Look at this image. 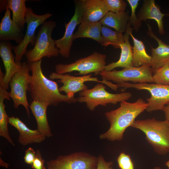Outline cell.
Masks as SVG:
<instances>
[{
  "mask_svg": "<svg viewBox=\"0 0 169 169\" xmlns=\"http://www.w3.org/2000/svg\"><path fill=\"white\" fill-rule=\"evenodd\" d=\"M42 60L28 63L32 72L28 91L33 100L54 106L63 102L71 104L77 102L74 97L62 94L57 83L45 76L41 68Z\"/></svg>",
  "mask_w": 169,
  "mask_h": 169,
  "instance_id": "obj_1",
  "label": "cell"
},
{
  "mask_svg": "<svg viewBox=\"0 0 169 169\" xmlns=\"http://www.w3.org/2000/svg\"><path fill=\"white\" fill-rule=\"evenodd\" d=\"M120 103L118 108L105 113L110 126L106 132L100 135V139L112 141L122 140L126 129L148 107L147 103L141 98L134 102L124 101Z\"/></svg>",
  "mask_w": 169,
  "mask_h": 169,
  "instance_id": "obj_2",
  "label": "cell"
},
{
  "mask_svg": "<svg viewBox=\"0 0 169 169\" xmlns=\"http://www.w3.org/2000/svg\"><path fill=\"white\" fill-rule=\"evenodd\" d=\"M131 127L142 131L148 142L159 155L169 153V124L154 118L135 120Z\"/></svg>",
  "mask_w": 169,
  "mask_h": 169,
  "instance_id": "obj_3",
  "label": "cell"
},
{
  "mask_svg": "<svg viewBox=\"0 0 169 169\" xmlns=\"http://www.w3.org/2000/svg\"><path fill=\"white\" fill-rule=\"evenodd\" d=\"M56 26V22L52 20L46 21L42 24L33 48L27 51L25 54L28 62L37 61L44 57H56L59 54L55 40L52 37L53 31Z\"/></svg>",
  "mask_w": 169,
  "mask_h": 169,
  "instance_id": "obj_4",
  "label": "cell"
},
{
  "mask_svg": "<svg viewBox=\"0 0 169 169\" xmlns=\"http://www.w3.org/2000/svg\"><path fill=\"white\" fill-rule=\"evenodd\" d=\"M103 84L98 83L93 88L79 92L77 101L85 103L89 110L93 111L99 105L106 106L109 104H116L127 101L132 96V94L129 92L110 93L106 90Z\"/></svg>",
  "mask_w": 169,
  "mask_h": 169,
  "instance_id": "obj_5",
  "label": "cell"
},
{
  "mask_svg": "<svg viewBox=\"0 0 169 169\" xmlns=\"http://www.w3.org/2000/svg\"><path fill=\"white\" fill-rule=\"evenodd\" d=\"M106 58V55L95 52L86 57L79 59L71 63L56 64L55 72L65 74L77 71L79 72L77 74L83 76L91 73H94L97 75L105 70Z\"/></svg>",
  "mask_w": 169,
  "mask_h": 169,
  "instance_id": "obj_6",
  "label": "cell"
},
{
  "mask_svg": "<svg viewBox=\"0 0 169 169\" xmlns=\"http://www.w3.org/2000/svg\"><path fill=\"white\" fill-rule=\"evenodd\" d=\"M99 74L102 80L112 81L117 84L129 81L135 83H154L153 72L150 65L132 66L120 70H104Z\"/></svg>",
  "mask_w": 169,
  "mask_h": 169,
  "instance_id": "obj_7",
  "label": "cell"
},
{
  "mask_svg": "<svg viewBox=\"0 0 169 169\" xmlns=\"http://www.w3.org/2000/svg\"><path fill=\"white\" fill-rule=\"evenodd\" d=\"M30 71L28 63H22L21 68L12 77L9 84L11 89L10 97L13 100L14 108L17 109L20 105H22L29 117L30 105L27 100V93L31 77Z\"/></svg>",
  "mask_w": 169,
  "mask_h": 169,
  "instance_id": "obj_8",
  "label": "cell"
},
{
  "mask_svg": "<svg viewBox=\"0 0 169 169\" xmlns=\"http://www.w3.org/2000/svg\"><path fill=\"white\" fill-rule=\"evenodd\" d=\"M117 84L118 87L148 91L151 94V97L147 99L148 107L146 110L148 112L162 110L165 105L169 103V85L147 83L122 82Z\"/></svg>",
  "mask_w": 169,
  "mask_h": 169,
  "instance_id": "obj_9",
  "label": "cell"
},
{
  "mask_svg": "<svg viewBox=\"0 0 169 169\" xmlns=\"http://www.w3.org/2000/svg\"><path fill=\"white\" fill-rule=\"evenodd\" d=\"M98 157L82 152L59 155L47 162V169H97Z\"/></svg>",
  "mask_w": 169,
  "mask_h": 169,
  "instance_id": "obj_10",
  "label": "cell"
},
{
  "mask_svg": "<svg viewBox=\"0 0 169 169\" xmlns=\"http://www.w3.org/2000/svg\"><path fill=\"white\" fill-rule=\"evenodd\" d=\"M53 15L49 13L42 15L35 14L30 8H27L25 17L26 23L27 24V30L23 38L19 44L14 46L13 50L15 54V61L18 64H21V61L23 55L26 54L28 45L30 44L34 46L36 36L35 32L37 28L42 25L46 20Z\"/></svg>",
  "mask_w": 169,
  "mask_h": 169,
  "instance_id": "obj_11",
  "label": "cell"
},
{
  "mask_svg": "<svg viewBox=\"0 0 169 169\" xmlns=\"http://www.w3.org/2000/svg\"><path fill=\"white\" fill-rule=\"evenodd\" d=\"M92 74H89L81 76H74L66 73L59 74L55 72L51 73L50 79H57L58 82H61L62 86L59 88L60 92H64L70 97H74L75 93L85 90L88 89L84 84L86 82L93 81L105 84L111 88L113 84L111 82L104 80H99L97 78L91 77Z\"/></svg>",
  "mask_w": 169,
  "mask_h": 169,
  "instance_id": "obj_12",
  "label": "cell"
},
{
  "mask_svg": "<svg viewBox=\"0 0 169 169\" xmlns=\"http://www.w3.org/2000/svg\"><path fill=\"white\" fill-rule=\"evenodd\" d=\"M75 12L70 21L65 24V31L61 38L55 40L56 45L59 54L64 58L69 57L70 50L74 40V31L77 26L81 23V10L79 0L74 1Z\"/></svg>",
  "mask_w": 169,
  "mask_h": 169,
  "instance_id": "obj_13",
  "label": "cell"
},
{
  "mask_svg": "<svg viewBox=\"0 0 169 169\" xmlns=\"http://www.w3.org/2000/svg\"><path fill=\"white\" fill-rule=\"evenodd\" d=\"M13 46L9 41H0V56L4 65L5 72L3 78L4 86L7 90L8 88L10 80L20 69L21 64H18L15 61V56L12 50Z\"/></svg>",
  "mask_w": 169,
  "mask_h": 169,
  "instance_id": "obj_14",
  "label": "cell"
},
{
  "mask_svg": "<svg viewBox=\"0 0 169 169\" xmlns=\"http://www.w3.org/2000/svg\"><path fill=\"white\" fill-rule=\"evenodd\" d=\"M9 124L15 127L19 133L18 143L24 146L33 143H40L46 137L37 129L32 130L29 128L17 117H9Z\"/></svg>",
  "mask_w": 169,
  "mask_h": 169,
  "instance_id": "obj_15",
  "label": "cell"
},
{
  "mask_svg": "<svg viewBox=\"0 0 169 169\" xmlns=\"http://www.w3.org/2000/svg\"><path fill=\"white\" fill-rule=\"evenodd\" d=\"M81 10V22L100 21L109 12L102 0H79Z\"/></svg>",
  "mask_w": 169,
  "mask_h": 169,
  "instance_id": "obj_16",
  "label": "cell"
},
{
  "mask_svg": "<svg viewBox=\"0 0 169 169\" xmlns=\"http://www.w3.org/2000/svg\"><path fill=\"white\" fill-rule=\"evenodd\" d=\"M22 30L11 18L10 9H7L0 23V41L12 40L19 44L24 35Z\"/></svg>",
  "mask_w": 169,
  "mask_h": 169,
  "instance_id": "obj_17",
  "label": "cell"
},
{
  "mask_svg": "<svg viewBox=\"0 0 169 169\" xmlns=\"http://www.w3.org/2000/svg\"><path fill=\"white\" fill-rule=\"evenodd\" d=\"M147 26L148 35L154 39L158 44V46L155 48L151 46V66L153 74L157 69L169 63V45L163 42L154 33L149 24Z\"/></svg>",
  "mask_w": 169,
  "mask_h": 169,
  "instance_id": "obj_18",
  "label": "cell"
},
{
  "mask_svg": "<svg viewBox=\"0 0 169 169\" xmlns=\"http://www.w3.org/2000/svg\"><path fill=\"white\" fill-rule=\"evenodd\" d=\"M167 14L162 13L159 7L156 4L154 0H144L143 5L137 15L141 22L148 19H153L157 23L159 33L164 34L163 18Z\"/></svg>",
  "mask_w": 169,
  "mask_h": 169,
  "instance_id": "obj_19",
  "label": "cell"
},
{
  "mask_svg": "<svg viewBox=\"0 0 169 169\" xmlns=\"http://www.w3.org/2000/svg\"><path fill=\"white\" fill-rule=\"evenodd\" d=\"M47 104L33 100L30 103L29 108L34 116L37 125V130L46 137L53 136L47 119Z\"/></svg>",
  "mask_w": 169,
  "mask_h": 169,
  "instance_id": "obj_20",
  "label": "cell"
},
{
  "mask_svg": "<svg viewBox=\"0 0 169 169\" xmlns=\"http://www.w3.org/2000/svg\"><path fill=\"white\" fill-rule=\"evenodd\" d=\"M26 0H3L0 1V12L8 8L12 12V19L22 29L26 23L27 8Z\"/></svg>",
  "mask_w": 169,
  "mask_h": 169,
  "instance_id": "obj_21",
  "label": "cell"
},
{
  "mask_svg": "<svg viewBox=\"0 0 169 169\" xmlns=\"http://www.w3.org/2000/svg\"><path fill=\"white\" fill-rule=\"evenodd\" d=\"M129 30L127 27L124 35V42L120 45L121 53L120 58L117 61L113 62L106 65L105 70L110 71L118 67L125 68L132 66V46L129 41Z\"/></svg>",
  "mask_w": 169,
  "mask_h": 169,
  "instance_id": "obj_22",
  "label": "cell"
},
{
  "mask_svg": "<svg viewBox=\"0 0 169 169\" xmlns=\"http://www.w3.org/2000/svg\"><path fill=\"white\" fill-rule=\"evenodd\" d=\"M127 28L129 35L131 37L134 44L133 46L132 47V66L138 67L145 65L151 66V56L146 53L143 42L133 35L132 33L133 30L129 23Z\"/></svg>",
  "mask_w": 169,
  "mask_h": 169,
  "instance_id": "obj_23",
  "label": "cell"
},
{
  "mask_svg": "<svg viewBox=\"0 0 169 169\" xmlns=\"http://www.w3.org/2000/svg\"><path fill=\"white\" fill-rule=\"evenodd\" d=\"M102 25L100 21L81 22L77 31L74 33V40L80 38H88L95 40L102 45Z\"/></svg>",
  "mask_w": 169,
  "mask_h": 169,
  "instance_id": "obj_24",
  "label": "cell"
},
{
  "mask_svg": "<svg viewBox=\"0 0 169 169\" xmlns=\"http://www.w3.org/2000/svg\"><path fill=\"white\" fill-rule=\"evenodd\" d=\"M128 12L115 13L109 11L100 21L102 25L114 29L116 31L125 33L129 20Z\"/></svg>",
  "mask_w": 169,
  "mask_h": 169,
  "instance_id": "obj_25",
  "label": "cell"
},
{
  "mask_svg": "<svg viewBox=\"0 0 169 169\" xmlns=\"http://www.w3.org/2000/svg\"><path fill=\"white\" fill-rule=\"evenodd\" d=\"M9 92L3 87L0 88V136L5 138L12 145L15 144L11 139L9 133L8 124L9 117L8 115L5 110L4 103V100H9Z\"/></svg>",
  "mask_w": 169,
  "mask_h": 169,
  "instance_id": "obj_26",
  "label": "cell"
},
{
  "mask_svg": "<svg viewBox=\"0 0 169 169\" xmlns=\"http://www.w3.org/2000/svg\"><path fill=\"white\" fill-rule=\"evenodd\" d=\"M101 33L103 39L102 45L105 47L111 45L115 49H120V45L124 42L122 33L114 31L107 26L102 25Z\"/></svg>",
  "mask_w": 169,
  "mask_h": 169,
  "instance_id": "obj_27",
  "label": "cell"
},
{
  "mask_svg": "<svg viewBox=\"0 0 169 169\" xmlns=\"http://www.w3.org/2000/svg\"><path fill=\"white\" fill-rule=\"evenodd\" d=\"M154 83L169 85V63L157 69L153 74Z\"/></svg>",
  "mask_w": 169,
  "mask_h": 169,
  "instance_id": "obj_28",
  "label": "cell"
},
{
  "mask_svg": "<svg viewBox=\"0 0 169 169\" xmlns=\"http://www.w3.org/2000/svg\"><path fill=\"white\" fill-rule=\"evenodd\" d=\"M131 9V14L130 16L128 23L133 30L138 32L141 25V22L138 18L136 14V8H137L139 0H127Z\"/></svg>",
  "mask_w": 169,
  "mask_h": 169,
  "instance_id": "obj_29",
  "label": "cell"
},
{
  "mask_svg": "<svg viewBox=\"0 0 169 169\" xmlns=\"http://www.w3.org/2000/svg\"><path fill=\"white\" fill-rule=\"evenodd\" d=\"M102 1L108 11L116 13L125 12L127 4L123 0H102Z\"/></svg>",
  "mask_w": 169,
  "mask_h": 169,
  "instance_id": "obj_30",
  "label": "cell"
},
{
  "mask_svg": "<svg viewBox=\"0 0 169 169\" xmlns=\"http://www.w3.org/2000/svg\"><path fill=\"white\" fill-rule=\"evenodd\" d=\"M117 160L120 169H134L133 162L129 155L121 152L118 157Z\"/></svg>",
  "mask_w": 169,
  "mask_h": 169,
  "instance_id": "obj_31",
  "label": "cell"
},
{
  "mask_svg": "<svg viewBox=\"0 0 169 169\" xmlns=\"http://www.w3.org/2000/svg\"><path fill=\"white\" fill-rule=\"evenodd\" d=\"M36 156L31 165L33 169H46L44 165V161L42 158L39 150L36 151Z\"/></svg>",
  "mask_w": 169,
  "mask_h": 169,
  "instance_id": "obj_32",
  "label": "cell"
},
{
  "mask_svg": "<svg viewBox=\"0 0 169 169\" xmlns=\"http://www.w3.org/2000/svg\"><path fill=\"white\" fill-rule=\"evenodd\" d=\"M36 156V152L31 147L28 148L25 151L23 157L24 161L26 163L31 165Z\"/></svg>",
  "mask_w": 169,
  "mask_h": 169,
  "instance_id": "obj_33",
  "label": "cell"
},
{
  "mask_svg": "<svg viewBox=\"0 0 169 169\" xmlns=\"http://www.w3.org/2000/svg\"><path fill=\"white\" fill-rule=\"evenodd\" d=\"M113 164L112 161H106L102 155L98 156L97 169H114Z\"/></svg>",
  "mask_w": 169,
  "mask_h": 169,
  "instance_id": "obj_34",
  "label": "cell"
},
{
  "mask_svg": "<svg viewBox=\"0 0 169 169\" xmlns=\"http://www.w3.org/2000/svg\"><path fill=\"white\" fill-rule=\"evenodd\" d=\"M162 111L164 113L165 120L169 124V103L165 105Z\"/></svg>",
  "mask_w": 169,
  "mask_h": 169,
  "instance_id": "obj_35",
  "label": "cell"
},
{
  "mask_svg": "<svg viewBox=\"0 0 169 169\" xmlns=\"http://www.w3.org/2000/svg\"><path fill=\"white\" fill-rule=\"evenodd\" d=\"M0 165L1 166L8 168L9 165L7 163L4 162V161L0 158Z\"/></svg>",
  "mask_w": 169,
  "mask_h": 169,
  "instance_id": "obj_36",
  "label": "cell"
},
{
  "mask_svg": "<svg viewBox=\"0 0 169 169\" xmlns=\"http://www.w3.org/2000/svg\"><path fill=\"white\" fill-rule=\"evenodd\" d=\"M165 164L168 167L169 169V160L165 163Z\"/></svg>",
  "mask_w": 169,
  "mask_h": 169,
  "instance_id": "obj_37",
  "label": "cell"
}]
</instances>
